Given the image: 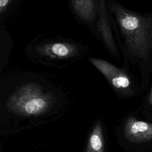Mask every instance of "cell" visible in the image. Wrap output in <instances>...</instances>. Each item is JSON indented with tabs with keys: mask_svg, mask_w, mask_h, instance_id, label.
<instances>
[{
	"mask_svg": "<svg viewBox=\"0 0 152 152\" xmlns=\"http://www.w3.org/2000/svg\"><path fill=\"white\" fill-rule=\"evenodd\" d=\"M55 101L52 94L45 92L40 85L30 83L21 86L10 96L7 107L20 115L37 116L46 112Z\"/></svg>",
	"mask_w": 152,
	"mask_h": 152,
	"instance_id": "7a4b0ae2",
	"label": "cell"
},
{
	"mask_svg": "<svg viewBox=\"0 0 152 152\" xmlns=\"http://www.w3.org/2000/svg\"><path fill=\"white\" fill-rule=\"evenodd\" d=\"M89 60L113 87L118 90H126L130 87V79L124 70L102 59L90 58Z\"/></svg>",
	"mask_w": 152,
	"mask_h": 152,
	"instance_id": "3957f363",
	"label": "cell"
},
{
	"mask_svg": "<svg viewBox=\"0 0 152 152\" xmlns=\"http://www.w3.org/2000/svg\"><path fill=\"white\" fill-rule=\"evenodd\" d=\"M104 138L100 123H97L91 131L86 152H104Z\"/></svg>",
	"mask_w": 152,
	"mask_h": 152,
	"instance_id": "52a82bcc",
	"label": "cell"
},
{
	"mask_svg": "<svg viewBox=\"0 0 152 152\" xmlns=\"http://www.w3.org/2000/svg\"><path fill=\"white\" fill-rule=\"evenodd\" d=\"M114 14L125 38L128 49L139 58L146 60L152 49V20L111 3Z\"/></svg>",
	"mask_w": 152,
	"mask_h": 152,
	"instance_id": "6da1fadb",
	"label": "cell"
},
{
	"mask_svg": "<svg viewBox=\"0 0 152 152\" xmlns=\"http://www.w3.org/2000/svg\"><path fill=\"white\" fill-rule=\"evenodd\" d=\"M37 52L51 59H66L74 56L78 52V48L74 44L66 42H51L39 46Z\"/></svg>",
	"mask_w": 152,
	"mask_h": 152,
	"instance_id": "5b68a950",
	"label": "cell"
},
{
	"mask_svg": "<svg viewBox=\"0 0 152 152\" xmlns=\"http://www.w3.org/2000/svg\"><path fill=\"white\" fill-rule=\"evenodd\" d=\"M124 135L130 142H141L150 141L152 140V123L129 117L125 124Z\"/></svg>",
	"mask_w": 152,
	"mask_h": 152,
	"instance_id": "277c9868",
	"label": "cell"
},
{
	"mask_svg": "<svg viewBox=\"0 0 152 152\" xmlns=\"http://www.w3.org/2000/svg\"><path fill=\"white\" fill-rule=\"evenodd\" d=\"M75 12L83 20L91 21L94 18V4L93 0H72Z\"/></svg>",
	"mask_w": 152,
	"mask_h": 152,
	"instance_id": "8992f818",
	"label": "cell"
},
{
	"mask_svg": "<svg viewBox=\"0 0 152 152\" xmlns=\"http://www.w3.org/2000/svg\"><path fill=\"white\" fill-rule=\"evenodd\" d=\"M9 2V0H0V11L1 12L5 10L7 5Z\"/></svg>",
	"mask_w": 152,
	"mask_h": 152,
	"instance_id": "ba28073f",
	"label": "cell"
},
{
	"mask_svg": "<svg viewBox=\"0 0 152 152\" xmlns=\"http://www.w3.org/2000/svg\"><path fill=\"white\" fill-rule=\"evenodd\" d=\"M148 103L152 105V88L151 90V91L149 94V96H148Z\"/></svg>",
	"mask_w": 152,
	"mask_h": 152,
	"instance_id": "9c48e42d",
	"label": "cell"
}]
</instances>
